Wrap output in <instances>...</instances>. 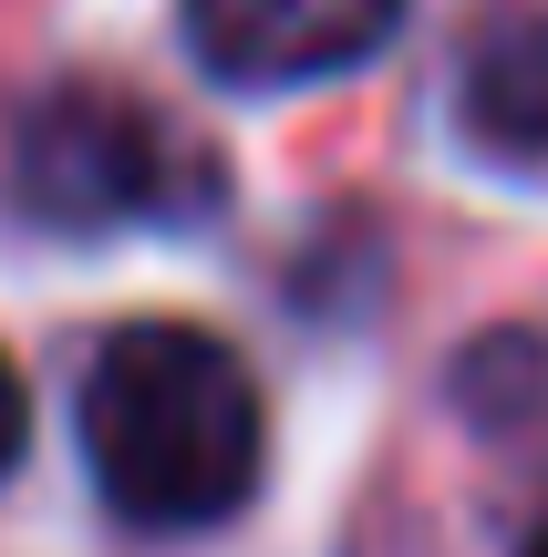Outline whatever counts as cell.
<instances>
[{
	"label": "cell",
	"instance_id": "6da1fadb",
	"mask_svg": "<svg viewBox=\"0 0 548 557\" xmlns=\"http://www.w3.org/2000/svg\"><path fill=\"white\" fill-rule=\"evenodd\" d=\"M73 444L94 496L145 537L228 527L269 475V403L248 361L197 320H124L94 341L73 393Z\"/></svg>",
	"mask_w": 548,
	"mask_h": 557
},
{
	"label": "cell",
	"instance_id": "7a4b0ae2",
	"mask_svg": "<svg viewBox=\"0 0 548 557\" xmlns=\"http://www.w3.org/2000/svg\"><path fill=\"white\" fill-rule=\"evenodd\" d=\"M0 207L52 238L186 227L218 207V165L124 83H41L0 114Z\"/></svg>",
	"mask_w": 548,
	"mask_h": 557
},
{
	"label": "cell",
	"instance_id": "3957f363",
	"mask_svg": "<svg viewBox=\"0 0 548 557\" xmlns=\"http://www.w3.org/2000/svg\"><path fill=\"white\" fill-rule=\"evenodd\" d=\"M176 32L228 94H310L363 73L404 32V0H176Z\"/></svg>",
	"mask_w": 548,
	"mask_h": 557
},
{
	"label": "cell",
	"instance_id": "277c9868",
	"mask_svg": "<svg viewBox=\"0 0 548 557\" xmlns=\"http://www.w3.org/2000/svg\"><path fill=\"white\" fill-rule=\"evenodd\" d=\"M455 124L487 165L548 176V11H487L455 52Z\"/></svg>",
	"mask_w": 548,
	"mask_h": 557
},
{
	"label": "cell",
	"instance_id": "5b68a950",
	"mask_svg": "<svg viewBox=\"0 0 548 557\" xmlns=\"http://www.w3.org/2000/svg\"><path fill=\"white\" fill-rule=\"evenodd\" d=\"M21 444H32V393H21V372H11V351H0V485H11V465H21Z\"/></svg>",
	"mask_w": 548,
	"mask_h": 557
},
{
	"label": "cell",
	"instance_id": "8992f818",
	"mask_svg": "<svg viewBox=\"0 0 548 557\" xmlns=\"http://www.w3.org/2000/svg\"><path fill=\"white\" fill-rule=\"evenodd\" d=\"M517 557H548V527H538V537H528V547H517Z\"/></svg>",
	"mask_w": 548,
	"mask_h": 557
}]
</instances>
